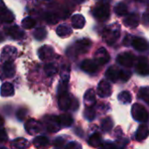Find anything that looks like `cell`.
Here are the masks:
<instances>
[{
	"mask_svg": "<svg viewBox=\"0 0 149 149\" xmlns=\"http://www.w3.org/2000/svg\"><path fill=\"white\" fill-rule=\"evenodd\" d=\"M7 35H9L10 38L14 39H21L24 36V31L17 25L10 26L5 30Z\"/></svg>",
	"mask_w": 149,
	"mask_h": 149,
	"instance_id": "obj_14",
	"label": "cell"
},
{
	"mask_svg": "<svg viewBox=\"0 0 149 149\" xmlns=\"http://www.w3.org/2000/svg\"><path fill=\"white\" fill-rule=\"evenodd\" d=\"M74 100H72V98L69 95L68 92L58 94V107L63 111H66L72 107H73Z\"/></svg>",
	"mask_w": 149,
	"mask_h": 149,
	"instance_id": "obj_6",
	"label": "cell"
},
{
	"mask_svg": "<svg viewBox=\"0 0 149 149\" xmlns=\"http://www.w3.org/2000/svg\"><path fill=\"white\" fill-rule=\"evenodd\" d=\"M64 142H65L64 139H62V138H58V139H56V140L54 141V147H55L56 148L60 149L63 147Z\"/></svg>",
	"mask_w": 149,
	"mask_h": 149,
	"instance_id": "obj_42",
	"label": "cell"
},
{
	"mask_svg": "<svg viewBox=\"0 0 149 149\" xmlns=\"http://www.w3.org/2000/svg\"><path fill=\"white\" fill-rule=\"evenodd\" d=\"M55 55L54 50L50 45H44L38 50V57L43 61L51 60Z\"/></svg>",
	"mask_w": 149,
	"mask_h": 149,
	"instance_id": "obj_9",
	"label": "cell"
},
{
	"mask_svg": "<svg viewBox=\"0 0 149 149\" xmlns=\"http://www.w3.org/2000/svg\"><path fill=\"white\" fill-rule=\"evenodd\" d=\"M110 15V7L107 3H99L93 10V16L99 21H106Z\"/></svg>",
	"mask_w": 149,
	"mask_h": 149,
	"instance_id": "obj_2",
	"label": "cell"
},
{
	"mask_svg": "<svg viewBox=\"0 0 149 149\" xmlns=\"http://www.w3.org/2000/svg\"><path fill=\"white\" fill-rule=\"evenodd\" d=\"M56 32H57L58 36L60 37V38H67V37H69L72 34V28L68 24H60V25H58L57 27Z\"/></svg>",
	"mask_w": 149,
	"mask_h": 149,
	"instance_id": "obj_19",
	"label": "cell"
},
{
	"mask_svg": "<svg viewBox=\"0 0 149 149\" xmlns=\"http://www.w3.org/2000/svg\"><path fill=\"white\" fill-rule=\"evenodd\" d=\"M86 24L85 17L80 14H75L72 17V25L75 29H82Z\"/></svg>",
	"mask_w": 149,
	"mask_h": 149,
	"instance_id": "obj_22",
	"label": "cell"
},
{
	"mask_svg": "<svg viewBox=\"0 0 149 149\" xmlns=\"http://www.w3.org/2000/svg\"><path fill=\"white\" fill-rule=\"evenodd\" d=\"M85 114H86V118L88 120H93L95 118V112H94V110H93V107H87L86 108Z\"/></svg>",
	"mask_w": 149,
	"mask_h": 149,
	"instance_id": "obj_39",
	"label": "cell"
},
{
	"mask_svg": "<svg viewBox=\"0 0 149 149\" xmlns=\"http://www.w3.org/2000/svg\"><path fill=\"white\" fill-rule=\"evenodd\" d=\"M46 30L44 28V27H38V28H36L34 32H33V35H34V38L37 39V40H43L46 37Z\"/></svg>",
	"mask_w": 149,
	"mask_h": 149,
	"instance_id": "obj_31",
	"label": "cell"
},
{
	"mask_svg": "<svg viewBox=\"0 0 149 149\" xmlns=\"http://www.w3.org/2000/svg\"><path fill=\"white\" fill-rule=\"evenodd\" d=\"M45 74L48 76V77H52L53 75H55L58 72V68H57V65L52 64V63H49V64H46L45 65Z\"/></svg>",
	"mask_w": 149,
	"mask_h": 149,
	"instance_id": "obj_30",
	"label": "cell"
},
{
	"mask_svg": "<svg viewBox=\"0 0 149 149\" xmlns=\"http://www.w3.org/2000/svg\"><path fill=\"white\" fill-rule=\"evenodd\" d=\"M33 146L36 149H47L50 147V141L45 136H37L33 140Z\"/></svg>",
	"mask_w": 149,
	"mask_h": 149,
	"instance_id": "obj_17",
	"label": "cell"
},
{
	"mask_svg": "<svg viewBox=\"0 0 149 149\" xmlns=\"http://www.w3.org/2000/svg\"><path fill=\"white\" fill-rule=\"evenodd\" d=\"M24 127L26 132L30 135H36L39 134L41 131V124L34 119H29L25 122Z\"/></svg>",
	"mask_w": 149,
	"mask_h": 149,
	"instance_id": "obj_8",
	"label": "cell"
},
{
	"mask_svg": "<svg viewBox=\"0 0 149 149\" xmlns=\"http://www.w3.org/2000/svg\"><path fill=\"white\" fill-rule=\"evenodd\" d=\"M120 70H119L117 67L111 66L107 69V71L106 72V76L111 81L116 82L120 79Z\"/></svg>",
	"mask_w": 149,
	"mask_h": 149,
	"instance_id": "obj_24",
	"label": "cell"
},
{
	"mask_svg": "<svg viewBox=\"0 0 149 149\" xmlns=\"http://www.w3.org/2000/svg\"><path fill=\"white\" fill-rule=\"evenodd\" d=\"M140 24V16L137 13H131L124 19V24L130 28L137 27Z\"/></svg>",
	"mask_w": 149,
	"mask_h": 149,
	"instance_id": "obj_16",
	"label": "cell"
},
{
	"mask_svg": "<svg viewBox=\"0 0 149 149\" xmlns=\"http://www.w3.org/2000/svg\"><path fill=\"white\" fill-rule=\"evenodd\" d=\"M65 149H82V147L78 142L72 141V142H69L68 144H66Z\"/></svg>",
	"mask_w": 149,
	"mask_h": 149,
	"instance_id": "obj_41",
	"label": "cell"
},
{
	"mask_svg": "<svg viewBox=\"0 0 149 149\" xmlns=\"http://www.w3.org/2000/svg\"><path fill=\"white\" fill-rule=\"evenodd\" d=\"M114 11H115L116 15H118V16H124V15H126L127 13V5L125 3H120L115 6Z\"/></svg>",
	"mask_w": 149,
	"mask_h": 149,
	"instance_id": "obj_35",
	"label": "cell"
},
{
	"mask_svg": "<svg viewBox=\"0 0 149 149\" xmlns=\"http://www.w3.org/2000/svg\"><path fill=\"white\" fill-rule=\"evenodd\" d=\"M149 135V128L146 125H141L139 127V128L137 129L136 134H135V138L138 141H141L146 140Z\"/></svg>",
	"mask_w": 149,
	"mask_h": 149,
	"instance_id": "obj_23",
	"label": "cell"
},
{
	"mask_svg": "<svg viewBox=\"0 0 149 149\" xmlns=\"http://www.w3.org/2000/svg\"><path fill=\"white\" fill-rule=\"evenodd\" d=\"M0 18L4 23H11L14 20L15 17H14L13 13L10 10L6 9L3 12L0 13Z\"/></svg>",
	"mask_w": 149,
	"mask_h": 149,
	"instance_id": "obj_29",
	"label": "cell"
},
{
	"mask_svg": "<svg viewBox=\"0 0 149 149\" xmlns=\"http://www.w3.org/2000/svg\"><path fill=\"white\" fill-rule=\"evenodd\" d=\"M140 96L148 105H149V87H142L140 90Z\"/></svg>",
	"mask_w": 149,
	"mask_h": 149,
	"instance_id": "obj_38",
	"label": "cell"
},
{
	"mask_svg": "<svg viewBox=\"0 0 149 149\" xmlns=\"http://www.w3.org/2000/svg\"><path fill=\"white\" fill-rule=\"evenodd\" d=\"M102 141V138L101 135L98 133L93 134V135H91V137L88 140V143L91 147L93 148H99L101 146V142Z\"/></svg>",
	"mask_w": 149,
	"mask_h": 149,
	"instance_id": "obj_28",
	"label": "cell"
},
{
	"mask_svg": "<svg viewBox=\"0 0 149 149\" xmlns=\"http://www.w3.org/2000/svg\"><path fill=\"white\" fill-rule=\"evenodd\" d=\"M2 70H3V73L7 78H12V77H14V75L16 73V66L14 65L13 62L3 63Z\"/></svg>",
	"mask_w": 149,
	"mask_h": 149,
	"instance_id": "obj_20",
	"label": "cell"
},
{
	"mask_svg": "<svg viewBox=\"0 0 149 149\" xmlns=\"http://www.w3.org/2000/svg\"><path fill=\"white\" fill-rule=\"evenodd\" d=\"M113 127V122L111 118H106L101 122V127L104 132H109Z\"/></svg>",
	"mask_w": 149,
	"mask_h": 149,
	"instance_id": "obj_34",
	"label": "cell"
},
{
	"mask_svg": "<svg viewBox=\"0 0 149 149\" xmlns=\"http://www.w3.org/2000/svg\"><path fill=\"white\" fill-rule=\"evenodd\" d=\"M7 140V134L3 129L0 128V142H3Z\"/></svg>",
	"mask_w": 149,
	"mask_h": 149,
	"instance_id": "obj_44",
	"label": "cell"
},
{
	"mask_svg": "<svg viewBox=\"0 0 149 149\" xmlns=\"http://www.w3.org/2000/svg\"><path fill=\"white\" fill-rule=\"evenodd\" d=\"M136 70H137L138 73L142 74V75H146L148 73V60L146 57L139 58V59L137 61V65H136Z\"/></svg>",
	"mask_w": 149,
	"mask_h": 149,
	"instance_id": "obj_15",
	"label": "cell"
},
{
	"mask_svg": "<svg viewBox=\"0 0 149 149\" xmlns=\"http://www.w3.org/2000/svg\"><path fill=\"white\" fill-rule=\"evenodd\" d=\"M58 120H59V123H60L61 127H71L72 122H73L72 117L68 113H64V114L59 115L58 116Z\"/></svg>",
	"mask_w": 149,
	"mask_h": 149,
	"instance_id": "obj_27",
	"label": "cell"
},
{
	"mask_svg": "<svg viewBox=\"0 0 149 149\" xmlns=\"http://www.w3.org/2000/svg\"><path fill=\"white\" fill-rule=\"evenodd\" d=\"M97 92H98L99 96L101 97V98L109 97L111 95V93H112V86L109 84V82L103 79L99 83Z\"/></svg>",
	"mask_w": 149,
	"mask_h": 149,
	"instance_id": "obj_11",
	"label": "cell"
},
{
	"mask_svg": "<svg viewBox=\"0 0 149 149\" xmlns=\"http://www.w3.org/2000/svg\"><path fill=\"white\" fill-rule=\"evenodd\" d=\"M117 62L125 67H131L134 63V56L131 52H122L118 55Z\"/></svg>",
	"mask_w": 149,
	"mask_h": 149,
	"instance_id": "obj_7",
	"label": "cell"
},
{
	"mask_svg": "<svg viewBox=\"0 0 149 149\" xmlns=\"http://www.w3.org/2000/svg\"><path fill=\"white\" fill-rule=\"evenodd\" d=\"M118 99L120 102L124 103V104H128L131 102L132 100V95L129 92L127 91H124L122 93H120L118 96Z\"/></svg>",
	"mask_w": 149,
	"mask_h": 149,
	"instance_id": "obj_33",
	"label": "cell"
},
{
	"mask_svg": "<svg viewBox=\"0 0 149 149\" xmlns=\"http://www.w3.org/2000/svg\"><path fill=\"white\" fill-rule=\"evenodd\" d=\"M131 75L132 74L129 71L120 70V79L123 81H127L130 79Z\"/></svg>",
	"mask_w": 149,
	"mask_h": 149,
	"instance_id": "obj_40",
	"label": "cell"
},
{
	"mask_svg": "<svg viewBox=\"0 0 149 149\" xmlns=\"http://www.w3.org/2000/svg\"><path fill=\"white\" fill-rule=\"evenodd\" d=\"M92 46V41L88 38L78 40L75 44V50L78 53H86Z\"/></svg>",
	"mask_w": 149,
	"mask_h": 149,
	"instance_id": "obj_13",
	"label": "cell"
},
{
	"mask_svg": "<svg viewBox=\"0 0 149 149\" xmlns=\"http://www.w3.org/2000/svg\"><path fill=\"white\" fill-rule=\"evenodd\" d=\"M0 93L2 97H10L14 94V86L9 82H5L1 86Z\"/></svg>",
	"mask_w": 149,
	"mask_h": 149,
	"instance_id": "obj_21",
	"label": "cell"
},
{
	"mask_svg": "<svg viewBox=\"0 0 149 149\" xmlns=\"http://www.w3.org/2000/svg\"><path fill=\"white\" fill-rule=\"evenodd\" d=\"M3 36L0 33V42H1V41H3Z\"/></svg>",
	"mask_w": 149,
	"mask_h": 149,
	"instance_id": "obj_49",
	"label": "cell"
},
{
	"mask_svg": "<svg viewBox=\"0 0 149 149\" xmlns=\"http://www.w3.org/2000/svg\"><path fill=\"white\" fill-rule=\"evenodd\" d=\"M17 56V50L16 47L11 45H6L3 48L0 59L1 62L6 63V62H13Z\"/></svg>",
	"mask_w": 149,
	"mask_h": 149,
	"instance_id": "obj_4",
	"label": "cell"
},
{
	"mask_svg": "<svg viewBox=\"0 0 149 149\" xmlns=\"http://www.w3.org/2000/svg\"><path fill=\"white\" fill-rule=\"evenodd\" d=\"M132 115L134 120L137 121L146 122L148 120V113L147 109L141 104L136 103L132 107Z\"/></svg>",
	"mask_w": 149,
	"mask_h": 149,
	"instance_id": "obj_3",
	"label": "cell"
},
{
	"mask_svg": "<svg viewBox=\"0 0 149 149\" xmlns=\"http://www.w3.org/2000/svg\"><path fill=\"white\" fill-rule=\"evenodd\" d=\"M44 123L46 127V129L50 133H57L59 131L61 125L57 116H45L44 119Z\"/></svg>",
	"mask_w": 149,
	"mask_h": 149,
	"instance_id": "obj_5",
	"label": "cell"
},
{
	"mask_svg": "<svg viewBox=\"0 0 149 149\" xmlns=\"http://www.w3.org/2000/svg\"><path fill=\"white\" fill-rule=\"evenodd\" d=\"M70 78V67L68 65H64L61 70V79L62 81L68 82Z\"/></svg>",
	"mask_w": 149,
	"mask_h": 149,
	"instance_id": "obj_37",
	"label": "cell"
},
{
	"mask_svg": "<svg viewBox=\"0 0 149 149\" xmlns=\"http://www.w3.org/2000/svg\"><path fill=\"white\" fill-rule=\"evenodd\" d=\"M3 123H4V122H3V119L0 116V127H3Z\"/></svg>",
	"mask_w": 149,
	"mask_h": 149,
	"instance_id": "obj_48",
	"label": "cell"
},
{
	"mask_svg": "<svg viewBox=\"0 0 149 149\" xmlns=\"http://www.w3.org/2000/svg\"><path fill=\"white\" fill-rule=\"evenodd\" d=\"M109 59H110V56L105 48L100 47L96 51L94 54V60L97 62L98 65H105L109 61Z\"/></svg>",
	"mask_w": 149,
	"mask_h": 149,
	"instance_id": "obj_10",
	"label": "cell"
},
{
	"mask_svg": "<svg viewBox=\"0 0 149 149\" xmlns=\"http://www.w3.org/2000/svg\"><path fill=\"white\" fill-rule=\"evenodd\" d=\"M29 146V141L24 138H17L11 142L12 149H26Z\"/></svg>",
	"mask_w": 149,
	"mask_h": 149,
	"instance_id": "obj_26",
	"label": "cell"
},
{
	"mask_svg": "<svg viewBox=\"0 0 149 149\" xmlns=\"http://www.w3.org/2000/svg\"><path fill=\"white\" fill-rule=\"evenodd\" d=\"M81 69L88 73H94L98 71L99 68V65L97 64V62L95 60H92V59H85L81 65H80Z\"/></svg>",
	"mask_w": 149,
	"mask_h": 149,
	"instance_id": "obj_12",
	"label": "cell"
},
{
	"mask_svg": "<svg viewBox=\"0 0 149 149\" xmlns=\"http://www.w3.org/2000/svg\"><path fill=\"white\" fill-rule=\"evenodd\" d=\"M45 20L48 24H54L58 21V16L53 12H48L45 15Z\"/></svg>",
	"mask_w": 149,
	"mask_h": 149,
	"instance_id": "obj_36",
	"label": "cell"
},
{
	"mask_svg": "<svg viewBox=\"0 0 149 149\" xmlns=\"http://www.w3.org/2000/svg\"><path fill=\"white\" fill-rule=\"evenodd\" d=\"M4 10H6V7H5V4L3 3V0H0V13L3 12Z\"/></svg>",
	"mask_w": 149,
	"mask_h": 149,
	"instance_id": "obj_47",
	"label": "cell"
},
{
	"mask_svg": "<svg viewBox=\"0 0 149 149\" xmlns=\"http://www.w3.org/2000/svg\"><path fill=\"white\" fill-rule=\"evenodd\" d=\"M26 115V110L25 109H19L17 113V117L18 120H24Z\"/></svg>",
	"mask_w": 149,
	"mask_h": 149,
	"instance_id": "obj_43",
	"label": "cell"
},
{
	"mask_svg": "<svg viewBox=\"0 0 149 149\" xmlns=\"http://www.w3.org/2000/svg\"><path fill=\"white\" fill-rule=\"evenodd\" d=\"M35 25H36V20L31 17H24L22 20V27H24V29H31Z\"/></svg>",
	"mask_w": 149,
	"mask_h": 149,
	"instance_id": "obj_32",
	"label": "cell"
},
{
	"mask_svg": "<svg viewBox=\"0 0 149 149\" xmlns=\"http://www.w3.org/2000/svg\"><path fill=\"white\" fill-rule=\"evenodd\" d=\"M0 149H8L7 148H4V147H2V148H0Z\"/></svg>",
	"mask_w": 149,
	"mask_h": 149,
	"instance_id": "obj_50",
	"label": "cell"
},
{
	"mask_svg": "<svg viewBox=\"0 0 149 149\" xmlns=\"http://www.w3.org/2000/svg\"><path fill=\"white\" fill-rule=\"evenodd\" d=\"M100 149H117V148L112 143H105L100 147Z\"/></svg>",
	"mask_w": 149,
	"mask_h": 149,
	"instance_id": "obj_45",
	"label": "cell"
},
{
	"mask_svg": "<svg viewBox=\"0 0 149 149\" xmlns=\"http://www.w3.org/2000/svg\"><path fill=\"white\" fill-rule=\"evenodd\" d=\"M132 45L134 46V48L139 52H144L148 49V42L142 38H134L133 40H132Z\"/></svg>",
	"mask_w": 149,
	"mask_h": 149,
	"instance_id": "obj_18",
	"label": "cell"
},
{
	"mask_svg": "<svg viewBox=\"0 0 149 149\" xmlns=\"http://www.w3.org/2000/svg\"><path fill=\"white\" fill-rule=\"evenodd\" d=\"M120 36V27L118 24H113L107 26L102 31L103 40L109 45H113Z\"/></svg>",
	"mask_w": 149,
	"mask_h": 149,
	"instance_id": "obj_1",
	"label": "cell"
},
{
	"mask_svg": "<svg viewBox=\"0 0 149 149\" xmlns=\"http://www.w3.org/2000/svg\"><path fill=\"white\" fill-rule=\"evenodd\" d=\"M84 100H85V104L86 105V107H93V106L96 102L95 92L93 89H89L86 91V93H85V96H84Z\"/></svg>",
	"mask_w": 149,
	"mask_h": 149,
	"instance_id": "obj_25",
	"label": "cell"
},
{
	"mask_svg": "<svg viewBox=\"0 0 149 149\" xmlns=\"http://www.w3.org/2000/svg\"><path fill=\"white\" fill-rule=\"evenodd\" d=\"M143 22L145 24H149V13H145L143 16Z\"/></svg>",
	"mask_w": 149,
	"mask_h": 149,
	"instance_id": "obj_46",
	"label": "cell"
}]
</instances>
